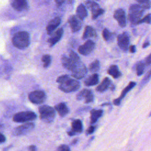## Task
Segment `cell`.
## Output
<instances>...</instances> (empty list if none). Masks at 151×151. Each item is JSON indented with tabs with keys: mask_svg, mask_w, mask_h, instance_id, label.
Instances as JSON below:
<instances>
[{
	"mask_svg": "<svg viewBox=\"0 0 151 151\" xmlns=\"http://www.w3.org/2000/svg\"><path fill=\"white\" fill-rule=\"evenodd\" d=\"M57 83L59 84L58 88L64 93H71L78 90L80 87L78 81L70 78L68 75H62L57 78Z\"/></svg>",
	"mask_w": 151,
	"mask_h": 151,
	"instance_id": "cell-1",
	"label": "cell"
},
{
	"mask_svg": "<svg viewBox=\"0 0 151 151\" xmlns=\"http://www.w3.org/2000/svg\"><path fill=\"white\" fill-rule=\"evenodd\" d=\"M13 45L19 49H24L30 44V36L27 31H19L16 33L12 38Z\"/></svg>",
	"mask_w": 151,
	"mask_h": 151,
	"instance_id": "cell-2",
	"label": "cell"
},
{
	"mask_svg": "<svg viewBox=\"0 0 151 151\" xmlns=\"http://www.w3.org/2000/svg\"><path fill=\"white\" fill-rule=\"evenodd\" d=\"M40 119L47 123H52L55 117V109L47 105H43L38 109Z\"/></svg>",
	"mask_w": 151,
	"mask_h": 151,
	"instance_id": "cell-3",
	"label": "cell"
},
{
	"mask_svg": "<svg viewBox=\"0 0 151 151\" xmlns=\"http://www.w3.org/2000/svg\"><path fill=\"white\" fill-rule=\"evenodd\" d=\"M144 9L138 4H132L129 9V19L133 25L137 24L144 12Z\"/></svg>",
	"mask_w": 151,
	"mask_h": 151,
	"instance_id": "cell-4",
	"label": "cell"
},
{
	"mask_svg": "<svg viewBox=\"0 0 151 151\" xmlns=\"http://www.w3.org/2000/svg\"><path fill=\"white\" fill-rule=\"evenodd\" d=\"M37 114L32 111H24L17 113L13 116V121L17 123H25L37 118Z\"/></svg>",
	"mask_w": 151,
	"mask_h": 151,
	"instance_id": "cell-5",
	"label": "cell"
},
{
	"mask_svg": "<svg viewBox=\"0 0 151 151\" xmlns=\"http://www.w3.org/2000/svg\"><path fill=\"white\" fill-rule=\"evenodd\" d=\"M34 127L35 124L34 123H25L14 128L12 132V134L14 136L25 135L30 132Z\"/></svg>",
	"mask_w": 151,
	"mask_h": 151,
	"instance_id": "cell-6",
	"label": "cell"
},
{
	"mask_svg": "<svg viewBox=\"0 0 151 151\" xmlns=\"http://www.w3.org/2000/svg\"><path fill=\"white\" fill-rule=\"evenodd\" d=\"M46 98V94L42 90H35L31 92L28 95L29 101L35 104H39L44 103L45 101Z\"/></svg>",
	"mask_w": 151,
	"mask_h": 151,
	"instance_id": "cell-7",
	"label": "cell"
},
{
	"mask_svg": "<svg viewBox=\"0 0 151 151\" xmlns=\"http://www.w3.org/2000/svg\"><path fill=\"white\" fill-rule=\"evenodd\" d=\"M91 11V17L93 19H96L99 16L104 14V11L100 8L99 5L91 1H87L86 2V6Z\"/></svg>",
	"mask_w": 151,
	"mask_h": 151,
	"instance_id": "cell-8",
	"label": "cell"
},
{
	"mask_svg": "<svg viewBox=\"0 0 151 151\" xmlns=\"http://www.w3.org/2000/svg\"><path fill=\"white\" fill-rule=\"evenodd\" d=\"M87 72V70L86 67L81 61L78 63L71 71V76L76 79H81L86 76Z\"/></svg>",
	"mask_w": 151,
	"mask_h": 151,
	"instance_id": "cell-9",
	"label": "cell"
},
{
	"mask_svg": "<svg viewBox=\"0 0 151 151\" xmlns=\"http://www.w3.org/2000/svg\"><path fill=\"white\" fill-rule=\"evenodd\" d=\"M130 38L129 34L124 32L119 34L117 37V44L121 50L123 51H127L129 48Z\"/></svg>",
	"mask_w": 151,
	"mask_h": 151,
	"instance_id": "cell-10",
	"label": "cell"
},
{
	"mask_svg": "<svg viewBox=\"0 0 151 151\" xmlns=\"http://www.w3.org/2000/svg\"><path fill=\"white\" fill-rule=\"evenodd\" d=\"M76 99L77 100H84L85 103H90L94 101V95L90 90L83 89L77 94Z\"/></svg>",
	"mask_w": 151,
	"mask_h": 151,
	"instance_id": "cell-11",
	"label": "cell"
},
{
	"mask_svg": "<svg viewBox=\"0 0 151 151\" xmlns=\"http://www.w3.org/2000/svg\"><path fill=\"white\" fill-rule=\"evenodd\" d=\"M95 48V43L92 40H87L83 45L78 48V52L83 55L90 54Z\"/></svg>",
	"mask_w": 151,
	"mask_h": 151,
	"instance_id": "cell-12",
	"label": "cell"
},
{
	"mask_svg": "<svg viewBox=\"0 0 151 151\" xmlns=\"http://www.w3.org/2000/svg\"><path fill=\"white\" fill-rule=\"evenodd\" d=\"M114 18L117 21L119 25L122 27L124 28L126 26V17L124 11L122 8L116 9L113 15Z\"/></svg>",
	"mask_w": 151,
	"mask_h": 151,
	"instance_id": "cell-13",
	"label": "cell"
},
{
	"mask_svg": "<svg viewBox=\"0 0 151 151\" xmlns=\"http://www.w3.org/2000/svg\"><path fill=\"white\" fill-rule=\"evenodd\" d=\"M71 130L67 132V134L70 136H75L78 133H81L83 130V123L80 119H76L71 123Z\"/></svg>",
	"mask_w": 151,
	"mask_h": 151,
	"instance_id": "cell-14",
	"label": "cell"
},
{
	"mask_svg": "<svg viewBox=\"0 0 151 151\" xmlns=\"http://www.w3.org/2000/svg\"><path fill=\"white\" fill-rule=\"evenodd\" d=\"M68 22L70 26V28L73 32L78 31L82 25L81 20L77 17V15H73L70 16L68 19Z\"/></svg>",
	"mask_w": 151,
	"mask_h": 151,
	"instance_id": "cell-15",
	"label": "cell"
},
{
	"mask_svg": "<svg viewBox=\"0 0 151 151\" xmlns=\"http://www.w3.org/2000/svg\"><path fill=\"white\" fill-rule=\"evenodd\" d=\"M10 2L12 8L18 12L27 10L28 8L27 0H10Z\"/></svg>",
	"mask_w": 151,
	"mask_h": 151,
	"instance_id": "cell-16",
	"label": "cell"
},
{
	"mask_svg": "<svg viewBox=\"0 0 151 151\" xmlns=\"http://www.w3.org/2000/svg\"><path fill=\"white\" fill-rule=\"evenodd\" d=\"M109 88L113 90L114 89V86L113 84H112L110 78L108 77H106L103 79L102 82L96 87V90L98 92L103 93Z\"/></svg>",
	"mask_w": 151,
	"mask_h": 151,
	"instance_id": "cell-17",
	"label": "cell"
},
{
	"mask_svg": "<svg viewBox=\"0 0 151 151\" xmlns=\"http://www.w3.org/2000/svg\"><path fill=\"white\" fill-rule=\"evenodd\" d=\"M136 85V83L134 81H130L129 83V84H128V86H127L122 91V93L120 96V97L119 98H117L116 99H114L113 100V104L115 106H119L120 104V103L122 101V100L124 98V97L126 96V94L130 90H132L135 86Z\"/></svg>",
	"mask_w": 151,
	"mask_h": 151,
	"instance_id": "cell-18",
	"label": "cell"
},
{
	"mask_svg": "<svg viewBox=\"0 0 151 151\" xmlns=\"http://www.w3.org/2000/svg\"><path fill=\"white\" fill-rule=\"evenodd\" d=\"M61 24V18L58 17H56L51 19L48 24L46 27L47 33L48 35H51L53 33L54 30L60 25Z\"/></svg>",
	"mask_w": 151,
	"mask_h": 151,
	"instance_id": "cell-19",
	"label": "cell"
},
{
	"mask_svg": "<svg viewBox=\"0 0 151 151\" xmlns=\"http://www.w3.org/2000/svg\"><path fill=\"white\" fill-rule=\"evenodd\" d=\"M63 29L62 28H60L57 29V31H55L53 33L52 36L48 40V42L49 43L50 47L54 46L57 42H58L60 40V39L63 37Z\"/></svg>",
	"mask_w": 151,
	"mask_h": 151,
	"instance_id": "cell-20",
	"label": "cell"
},
{
	"mask_svg": "<svg viewBox=\"0 0 151 151\" xmlns=\"http://www.w3.org/2000/svg\"><path fill=\"white\" fill-rule=\"evenodd\" d=\"M61 64L63 65V66L67 70L71 71L74 67H76V65L79 63H74V61H73L68 57L66 56V55H63L61 59ZM81 62V61H80Z\"/></svg>",
	"mask_w": 151,
	"mask_h": 151,
	"instance_id": "cell-21",
	"label": "cell"
},
{
	"mask_svg": "<svg viewBox=\"0 0 151 151\" xmlns=\"http://www.w3.org/2000/svg\"><path fill=\"white\" fill-rule=\"evenodd\" d=\"M54 109L56 110L61 117H65L70 111L68 107L65 103H60L54 106Z\"/></svg>",
	"mask_w": 151,
	"mask_h": 151,
	"instance_id": "cell-22",
	"label": "cell"
},
{
	"mask_svg": "<svg viewBox=\"0 0 151 151\" xmlns=\"http://www.w3.org/2000/svg\"><path fill=\"white\" fill-rule=\"evenodd\" d=\"M99 75L97 73H93L91 76H88L84 80V84L86 86H93L99 83Z\"/></svg>",
	"mask_w": 151,
	"mask_h": 151,
	"instance_id": "cell-23",
	"label": "cell"
},
{
	"mask_svg": "<svg viewBox=\"0 0 151 151\" xmlns=\"http://www.w3.org/2000/svg\"><path fill=\"white\" fill-rule=\"evenodd\" d=\"M103 114V110L99 109H92L90 111V123L94 124L97 122V120L100 118Z\"/></svg>",
	"mask_w": 151,
	"mask_h": 151,
	"instance_id": "cell-24",
	"label": "cell"
},
{
	"mask_svg": "<svg viewBox=\"0 0 151 151\" xmlns=\"http://www.w3.org/2000/svg\"><path fill=\"white\" fill-rule=\"evenodd\" d=\"M77 17L81 20H84L87 16V11L86 7L83 4H80L77 8Z\"/></svg>",
	"mask_w": 151,
	"mask_h": 151,
	"instance_id": "cell-25",
	"label": "cell"
},
{
	"mask_svg": "<svg viewBox=\"0 0 151 151\" xmlns=\"http://www.w3.org/2000/svg\"><path fill=\"white\" fill-rule=\"evenodd\" d=\"M97 36V33L95 29L91 26L87 25L84 29L83 34V39L86 40L91 37H95Z\"/></svg>",
	"mask_w": 151,
	"mask_h": 151,
	"instance_id": "cell-26",
	"label": "cell"
},
{
	"mask_svg": "<svg viewBox=\"0 0 151 151\" xmlns=\"http://www.w3.org/2000/svg\"><path fill=\"white\" fill-rule=\"evenodd\" d=\"M107 73L114 78H117L122 75V73L119 71V68L116 65H111L110 66L107 70Z\"/></svg>",
	"mask_w": 151,
	"mask_h": 151,
	"instance_id": "cell-27",
	"label": "cell"
},
{
	"mask_svg": "<svg viewBox=\"0 0 151 151\" xmlns=\"http://www.w3.org/2000/svg\"><path fill=\"white\" fill-rule=\"evenodd\" d=\"M89 70L92 73H96L100 69V62L99 60H96L93 61L88 67Z\"/></svg>",
	"mask_w": 151,
	"mask_h": 151,
	"instance_id": "cell-28",
	"label": "cell"
},
{
	"mask_svg": "<svg viewBox=\"0 0 151 151\" xmlns=\"http://www.w3.org/2000/svg\"><path fill=\"white\" fill-rule=\"evenodd\" d=\"M102 35H103V39L107 42H109L110 41H111L113 38V34L110 32V31L107 28H104L103 30Z\"/></svg>",
	"mask_w": 151,
	"mask_h": 151,
	"instance_id": "cell-29",
	"label": "cell"
},
{
	"mask_svg": "<svg viewBox=\"0 0 151 151\" xmlns=\"http://www.w3.org/2000/svg\"><path fill=\"white\" fill-rule=\"evenodd\" d=\"M145 63L142 61H139L137 63L136 65V74L138 76H140L143 74L145 70Z\"/></svg>",
	"mask_w": 151,
	"mask_h": 151,
	"instance_id": "cell-30",
	"label": "cell"
},
{
	"mask_svg": "<svg viewBox=\"0 0 151 151\" xmlns=\"http://www.w3.org/2000/svg\"><path fill=\"white\" fill-rule=\"evenodd\" d=\"M41 61L43 63V67L47 68L51 63V57L48 54H45L42 57Z\"/></svg>",
	"mask_w": 151,
	"mask_h": 151,
	"instance_id": "cell-31",
	"label": "cell"
},
{
	"mask_svg": "<svg viewBox=\"0 0 151 151\" xmlns=\"http://www.w3.org/2000/svg\"><path fill=\"white\" fill-rule=\"evenodd\" d=\"M139 3V5L144 9H150V0H136Z\"/></svg>",
	"mask_w": 151,
	"mask_h": 151,
	"instance_id": "cell-32",
	"label": "cell"
},
{
	"mask_svg": "<svg viewBox=\"0 0 151 151\" xmlns=\"http://www.w3.org/2000/svg\"><path fill=\"white\" fill-rule=\"evenodd\" d=\"M68 57L74 63H79L81 61L79 56L73 51H70L68 54Z\"/></svg>",
	"mask_w": 151,
	"mask_h": 151,
	"instance_id": "cell-33",
	"label": "cell"
},
{
	"mask_svg": "<svg viewBox=\"0 0 151 151\" xmlns=\"http://www.w3.org/2000/svg\"><path fill=\"white\" fill-rule=\"evenodd\" d=\"M142 23H147L149 24H150V14H148L144 18H143L142 19H140L139 21L137 24H140Z\"/></svg>",
	"mask_w": 151,
	"mask_h": 151,
	"instance_id": "cell-34",
	"label": "cell"
},
{
	"mask_svg": "<svg viewBox=\"0 0 151 151\" xmlns=\"http://www.w3.org/2000/svg\"><path fill=\"white\" fill-rule=\"evenodd\" d=\"M150 70H149L147 74V75L144 77L143 80L141 81L140 84V87H143L144 85H145L150 80Z\"/></svg>",
	"mask_w": 151,
	"mask_h": 151,
	"instance_id": "cell-35",
	"label": "cell"
},
{
	"mask_svg": "<svg viewBox=\"0 0 151 151\" xmlns=\"http://www.w3.org/2000/svg\"><path fill=\"white\" fill-rule=\"evenodd\" d=\"M56 151H70V149L66 145H61L58 146Z\"/></svg>",
	"mask_w": 151,
	"mask_h": 151,
	"instance_id": "cell-36",
	"label": "cell"
},
{
	"mask_svg": "<svg viewBox=\"0 0 151 151\" xmlns=\"http://www.w3.org/2000/svg\"><path fill=\"white\" fill-rule=\"evenodd\" d=\"M90 109H91V107L90 106H84V107L79 108L77 110V113H83V112H86V111L90 110Z\"/></svg>",
	"mask_w": 151,
	"mask_h": 151,
	"instance_id": "cell-37",
	"label": "cell"
},
{
	"mask_svg": "<svg viewBox=\"0 0 151 151\" xmlns=\"http://www.w3.org/2000/svg\"><path fill=\"white\" fill-rule=\"evenodd\" d=\"M96 128V126H90L86 130V135H90V134H92L95 131Z\"/></svg>",
	"mask_w": 151,
	"mask_h": 151,
	"instance_id": "cell-38",
	"label": "cell"
},
{
	"mask_svg": "<svg viewBox=\"0 0 151 151\" xmlns=\"http://www.w3.org/2000/svg\"><path fill=\"white\" fill-rule=\"evenodd\" d=\"M151 64V54H149V55L145 59V64L146 65H150Z\"/></svg>",
	"mask_w": 151,
	"mask_h": 151,
	"instance_id": "cell-39",
	"label": "cell"
},
{
	"mask_svg": "<svg viewBox=\"0 0 151 151\" xmlns=\"http://www.w3.org/2000/svg\"><path fill=\"white\" fill-rule=\"evenodd\" d=\"M65 0H55V2L58 6H61L65 2Z\"/></svg>",
	"mask_w": 151,
	"mask_h": 151,
	"instance_id": "cell-40",
	"label": "cell"
},
{
	"mask_svg": "<svg viewBox=\"0 0 151 151\" xmlns=\"http://www.w3.org/2000/svg\"><path fill=\"white\" fill-rule=\"evenodd\" d=\"M6 141L5 136L1 133H0V143H4Z\"/></svg>",
	"mask_w": 151,
	"mask_h": 151,
	"instance_id": "cell-41",
	"label": "cell"
},
{
	"mask_svg": "<svg viewBox=\"0 0 151 151\" xmlns=\"http://www.w3.org/2000/svg\"><path fill=\"white\" fill-rule=\"evenodd\" d=\"M129 51L131 53H134L136 52V47L134 45H132L129 47Z\"/></svg>",
	"mask_w": 151,
	"mask_h": 151,
	"instance_id": "cell-42",
	"label": "cell"
},
{
	"mask_svg": "<svg viewBox=\"0 0 151 151\" xmlns=\"http://www.w3.org/2000/svg\"><path fill=\"white\" fill-rule=\"evenodd\" d=\"M28 150L29 151H37V148L35 145H30L28 147Z\"/></svg>",
	"mask_w": 151,
	"mask_h": 151,
	"instance_id": "cell-43",
	"label": "cell"
},
{
	"mask_svg": "<svg viewBox=\"0 0 151 151\" xmlns=\"http://www.w3.org/2000/svg\"><path fill=\"white\" fill-rule=\"evenodd\" d=\"M78 139H77V138L74 139H73V140H72V142L70 143V145L74 146V145H75L76 144H77V143H78Z\"/></svg>",
	"mask_w": 151,
	"mask_h": 151,
	"instance_id": "cell-44",
	"label": "cell"
},
{
	"mask_svg": "<svg viewBox=\"0 0 151 151\" xmlns=\"http://www.w3.org/2000/svg\"><path fill=\"white\" fill-rule=\"evenodd\" d=\"M149 45H150V42H148V41H146V42H145L143 44V48H146L147 47L149 46Z\"/></svg>",
	"mask_w": 151,
	"mask_h": 151,
	"instance_id": "cell-45",
	"label": "cell"
},
{
	"mask_svg": "<svg viewBox=\"0 0 151 151\" xmlns=\"http://www.w3.org/2000/svg\"><path fill=\"white\" fill-rule=\"evenodd\" d=\"M95 1H99V0H95Z\"/></svg>",
	"mask_w": 151,
	"mask_h": 151,
	"instance_id": "cell-46",
	"label": "cell"
},
{
	"mask_svg": "<svg viewBox=\"0 0 151 151\" xmlns=\"http://www.w3.org/2000/svg\"><path fill=\"white\" fill-rule=\"evenodd\" d=\"M129 151H131V150H129Z\"/></svg>",
	"mask_w": 151,
	"mask_h": 151,
	"instance_id": "cell-47",
	"label": "cell"
}]
</instances>
